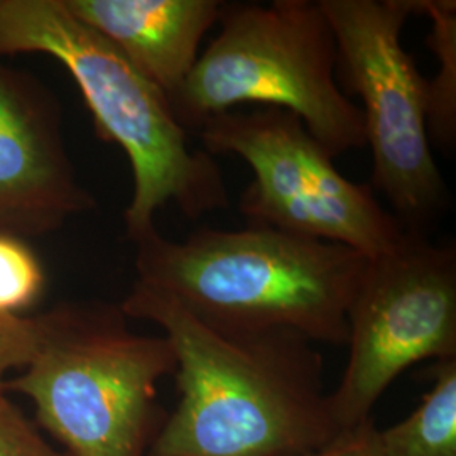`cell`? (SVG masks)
<instances>
[{"label":"cell","instance_id":"4","mask_svg":"<svg viewBox=\"0 0 456 456\" xmlns=\"http://www.w3.org/2000/svg\"><path fill=\"white\" fill-rule=\"evenodd\" d=\"M45 338L7 391L33 401L69 456H147L166 416L158 384L175 374L169 340L134 333L120 306L68 303L43 314Z\"/></svg>","mask_w":456,"mask_h":456},{"label":"cell","instance_id":"12","mask_svg":"<svg viewBox=\"0 0 456 456\" xmlns=\"http://www.w3.org/2000/svg\"><path fill=\"white\" fill-rule=\"evenodd\" d=\"M419 14L431 19L429 48L440 60L438 75L428 80V132L444 151L455 144L456 134V4L453 0H418Z\"/></svg>","mask_w":456,"mask_h":456},{"label":"cell","instance_id":"8","mask_svg":"<svg viewBox=\"0 0 456 456\" xmlns=\"http://www.w3.org/2000/svg\"><path fill=\"white\" fill-rule=\"evenodd\" d=\"M346 323L348 360L331 392L343 431L369 421L380 395L411 365L456 359L455 245L408 233L392 252L369 259Z\"/></svg>","mask_w":456,"mask_h":456},{"label":"cell","instance_id":"14","mask_svg":"<svg viewBox=\"0 0 456 456\" xmlns=\"http://www.w3.org/2000/svg\"><path fill=\"white\" fill-rule=\"evenodd\" d=\"M45 338V318L0 314V395L7 391V374L26 369Z\"/></svg>","mask_w":456,"mask_h":456},{"label":"cell","instance_id":"9","mask_svg":"<svg viewBox=\"0 0 456 456\" xmlns=\"http://www.w3.org/2000/svg\"><path fill=\"white\" fill-rule=\"evenodd\" d=\"M97 210L66 151L56 97L28 71L0 61V232L48 235Z\"/></svg>","mask_w":456,"mask_h":456},{"label":"cell","instance_id":"3","mask_svg":"<svg viewBox=\"0 0 456 456\" xmlns=\"http://www.w3.org/2000/svg\"><path fill=\"white\" fill-rule=\"evenodd\" d=\"M46 54L65 66L82 92L103 142L129 158L134 176L124 212L132 244L154 230L167 203L198 220L230 207L216 159L188 146V132L169 98L95 29L75 16L65 0H0V56Z\"/></svg>","mask_w":456,"mask_h":456},{"label":"cell","instance_id":"2","mask_svg":"<svg viewBox=\"0 0 456 456\" xmlns=\"http://www.w3.org/2000/svg\"><path fill=\"white\" fill-rule=\"evenodd\" d=\"M137 281L208 325L230 331L291 330L346 345V313L370 259L346 245L277 228L201 227L183 242L158 228L134 242Z\"/></svg>","mask_w":456,"mask_h":456},{"label":"cell","instance_id":"7","mask_svg":"<svg viewBox=\"0 0 456 456\" xmlns=\"http://www.w3.org/2000/svg\"><path fill=\"white\" fill-rule=\"evenodd\" d=\"M196 135L210 156L233 154L254 171L239 212L264 225L333 244L367 257L392 252L408 232L384 210L370 183L346 180L299 117L277 109L228 110Z\"/></svg>","mask_w":456,"mask_h":456},{"label":"cell","instance_id":"6","mask_svg":"<svg viewBox=\"0 0 456 456\" xmlns=\"http://www.w3.org/2000/svg\"><path fill=\"white\" fill-rule=\"evenodd\" d=\"M337 43V82L362 100L372 183L408 233L426 235L450 207L429 144L428 80L401 34L418 0H320Z\"/></svg>","mask_w":456,"mask_h":456},{"label":"cell","instance_id":"1","mask_svg":"<svg viewBox=\"0 0 456 456\" xmlns=\"http://www.w3.org/2000/svg\"><path fill=\"white\" fill-rule=\"evenodd\" d=\"M120 308L159 326L176 355L178 403L147 456H308L342 433L306 337L222 330L141 282Z\"/></svg>","mask_w":456,"mask_h":456},{"label":"cell","instance_id":"15","mask_svg":"<svg viewBox=\"0 0 456 456\" xmlns=\"http://www.w3.org/2000/svg\"><path fill=\"white\" fill-rule=\"evenodd\" d=\"M0 456H69L58 452L5 394L0 395Z\"/></svg>","mask_w":456,"mask_h":456},{"label":"cell","instance_id":"5","mask_svg":"<svg viewBox=\"0 0 456 456\" xmlns=\"http://www.w3.org/2000/svg\"><path fill=\"white\" fill-rule=\"evenodd\" d=\"M220 34L169 98L188 134L240 105L301 118L335 159L367 146L362 110L337 82V43L320 0L224 2Z\"/></svg>","mask_w":456,"mask_h":456},{"label":"cell","instance_id":"16","mask_svg":"<svg viewBox=\"0 0 456 456\" xmlns=\"http://www.w3.org/2000/svg\"><path fill=\"white\" fill-rule=\"evenodd\" d=\"M308 456H382L379 428L370 418L352 429H345L328 446Z\"/></svg>","mask_w":456,"mask_h":456},{"label":"cell","instance_id":"13","mask_svg":"<svg viewBox=\"0 0 456 456\" xmlns=\"http://www.w3.org/2000/svg\"><path fill=\"white\" fill-rule=\"evenodd\" d=\"M46 273L26 239L0 232V314H20L43 294Z\"/></svg>","mask_w":456,"mask_h":456},{"label":"cell","instance_id":"10","mask_svg":"<svg viewBox=\"0 0 456 456\" xmlns=\"http://www.w3.org/2000/svg\"><path fill=\"white\" fill-rule=\"evenodd\" d=\"M139 73L171 98L191 73L220 0H65Z\"/></svg>","mask_w":456,"mask_h":456},{"label":"cell","instance_id":"11","mask_svg":"<svg viewBox=\"0 0 456 456\" xmlns=\"http://www.w3.org/2000/svg\"><path fill=\"white\" fill-rule=\"evenodd\" d=\"M431 377L419 406L379 429L382 456H456V359L436 362Z\"/></svg>","mask_w":456,"mask_h":456}]
</instances>
